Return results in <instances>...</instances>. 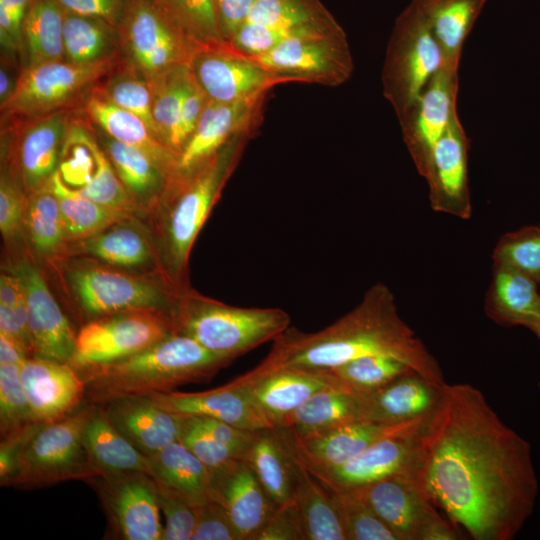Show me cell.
<instances>
[{"label": "cell", "mask_w": 540, "mask_h": 540, "mask_svg": "<svg viewBox=\"0 0 540 540\" xmlns=\"http://www.w3.org/2000/svg\"><path fill=\"white\" fill-rule=\"evenodd\" d=\"M412 477L474 540H512L538 495L529 442L468 383L442 386Z\"/></svg>", "instance_id": "cell-1"}, {"label": "cell", "mask_w": 540, "mask_h": 540, "mask_svg": "<svg viewBox=\"0 0 540 540\" xmlns=\"http://www.w3.org/2000/svg\"><path fill=\"white\" fill-rule=\"evenodd\" d=\"M273 342L257 367L328 371L360 357L388 355L437 386L446 383L437 360L401 318L392 291L382 282L331 325L309 333L289 327Z\"/></svg>", "instance_id": "cell-2"}, {"label": "cell", "mask_w": 540, "mask_h": 540, "mask_svg": "<svg viewBox=\"0 0 540 540\" xmlns=\"http://www.w3.org/2000/svg\"><path fill=\"white\" fill-rule=\"evenodd\" d=\"M230 362L177 331L129 357L76 369L85 382V402L102 405L207 381Z\"/></svg>", "instance_id": "cell-3"}, {"label": "cell", "mask_w": 540, "mask_h": 540, "mask_svg": "<svg viewBox=\"0 0 540 540\" xmlns=\"http://www.w3.org/2000/svg\"><path fill=\"white\" fill-rule=\"evenodd\" d=\"M253 136L236 135L211 157L180 173L168 190L164 259L175 282H183L194 241Z\"/></svg>", "instance_id": "cell-4"}, {"label": "cell", "mask_w": 540, "mask_h": 540, "mask_svg": "<svg viewBox=\"0 0 540 540\" xmlns=\"http://www.w3.org/2000/svg\"><path fill=\"white\" fill-rule=\"evenodd\" d=\"M172 318L178 332L231 361L273 341L291 322L280 308L237 307L189 294L179 299Z\"/></svg>", "instance_id": "cell-5"}, {"label": "cell", "mask_w": 540, "mask_h": 540, "mask_svg": "<svg viewBox=\"0 0 540 540\" xmlns=\"http://www.w3.org/2000/svg\"><path fill=\"white\" fill-rule=\"evenodd\" d=\"M96 405L41 425L22 451L8 486L32 488L100 476L86 451L83 434Z\"/></svg>", "instance_id": "cell-6"}, {"label": "cell", "mask_w": 540, "mask_h": 540, "mask_svg": "<svg viewBox=\"0 0 540 540\" xmlns=\"http://www.w3.org/2000/svg\"><path fill=\"white\" fill-rule=\"evenodd\" d=\"M443 65L431 29L411 2L395 20L381 73L383 95L399 123Z\"/></svg>", "instance_id": "cell-7"}, {"label": "cell", "mask_w": 540, "mask_h": 540, "mask_svg": "<svg viewBox=\"0 0 540 540\" xmlns=\"http://www.w3.org/2000/svg\"><path fill=\"white\" fill-rule=\"evenodd\" d=\"M116 58L91 64L67 60L22 68L10 99L0 105L1 119L28 120L70 109L107 78Z\"/></svg>", "instance_id": "cell-8"}, {"label": "cell", "mask_w": 540, "mask_h": 540, "mask_svg": "<svg viewBox=\"0 0 540 540\" xmlns=\"http://www.w3.org/2000/svg\"><path fill=\"white\" fill-rule=\"evenodd\" d=\"M119 32L125 64L149 83L189 65L197 51L153 0H129Z\"/></svg>", "instance_id": "cell-9"}, {"label": "cell", "mask_w": 540, "mask_h": 540, "mask_svg": "<svg viewBox=\"0 0 540 540\" xmlns=\"http://www.w3.org/2000/svg\"><path fill=\"white\" fill-rule=\"evenodd\" d=\"M177 332L172 316L161 310H131L94 318L78 331L75 368L117 361L139 353Z\"/></svg>", "instance_id": "cell-10"}, {"label": "cell", "mask_w": 540, "mask_h": 540, "mask_svg": "<svg viewBox=\"0 0 540 540\" xmlns=\"http://www.w3.org/2000/svg\"><path fill=\"white\" fill-rule=\"evenodd\" d=\"M393 532L397 540H456L454 526L437 511L411 476L395 475L351 487Z\"/></svg>", "instance_id": "cell-11"}, {"label": "cell", "mask_w": 540, "mask_h": 540, "mask_svg": "<svg viewBox=\"0 0 540 540\" xmlns=\"http://www.w3.org/2000/svg\"><path fill=\"white\" fill-rule=\"evenodd\" d=\"M341 32L343 28L320 0H256L229 43L255 56L293 38Z\"/></svg>", "instance_id": "cell-12"}, {"label": "cell", "mask_w": 540, "mask_h": 540, "mask_svg": "<svg viewBox=\"0 0 540 540\" xmlns=\"http://www.w3.org/2000/svg\"><path fill=\"white\" fill-rule=\"evenodd\" d=\"M249 56L286 83L336 87L347 82L354 70L345 31L293 38L263 54Z\"/></svg>", "instance_id": "cell-13"}, {"label": "cell", "mask_w": 540, "mask_h": 540, "mask_svg": "<svg viewBox=\"0 0 540 540\" xmlns=\"http://www.w3.org/2000/svg\"><path fill=\"white\" fill-rule=\"evenodd\" d=\"M99 495L109 529L123 540H162L154 479L143 472L108 473L89 481Z\"/></svg>", "instance_id": "cell-14"}, {"label": "cell", "mask_w": 540, "mask_h": 540, "mask_svg": "<svg viewBox=\"0 0 540 540\" xmlns=\"http://www.w3.org/2000/svg\"><path fill=\"white\" fill-rule=\"evenodd\" d=\"M429 415L403 423L343 465L306 467L323 484L339 488L357 487L395 475L412 477Z\"/></svg>", "instance_id": "cell-15"}, {"label": "cell", "mask_w": 540, "mask_h": 540, "mask_svg": "<svg viewBox=\"0 0 540 540\" xmlns=\"http://www.w3.org/2000/svg\"><path fill=\"white\" fill-rule=\"evenodd\" d=\"M192 76L208 101L230 103L259 96L286 82L230 43L198 49L190 61Z\"/></svg>", "instance_id": "cell-16"}, {"label": "cell", "mask_w": 540, "mask_h": 540, "mask_svg": "<svg viewBox=\"0 0 540 540\" xmlns=\"http://www.w3.org/2000/svg\"><path fill=\"white\" fill-rule=\"evenodd\" d=\"M458 68L443 65L399 123L407 150L422 177L435 144L457 112Z\"/></svg>", "instance_id": "cell-17"}, {"label": "cell", "mask_w": 540, "mask_h": 540, "mask_svg": "<svg viewBox=\"0 0 540 540\" xmlns=\"http://www.w3.org/2000/svg\"><path fill=\"white\" fill-rule=\"evenodd\" d=\"M470 139L455 112L444 134L435 144L424 178L429 202L435 212L466 220L472 204L468 184Z\"/></svg>", "instance_id": "cell-18"}, {"label": "cell", "mask_w": 540, "mask_h": 540, "mask_svg": "<svg viewBox=\"0 0 540 540\" xmlns=\"http://www.w3.org/2000/svg\"><path fill=\"white\" fill-rule=\"evenodd\" d=\"M233 380L274 427L315 393L341 383L330 371L296 367L256 366Z\"/></svg>", "instance_id": "cell-19"}, {"label": "cell", "mask_w": 540, "mask_h": 540, "mask_svg": "<svg viewBox=\"0 0 540 540\" xmlns=\"http://www.w3.org/2000/svg\"><path fill=\"white\" fill-rule=\"evenodd\" d=\"M73 115L62 109L18 121L14 138V166L23 189L31 193L48 184L58 171Z\"/></svg>", "instance_id": "cell-20"}, {"label": "cell", "mask_w": 540, "mask_h": 540, "mask_svg": "<svg viewBox=\"0 0 540 540\" xmlns=\"http://www.w3.org/2000/svg\"><path fill=\"white\" fill-rule=\"evenodd\" d=\"M70 281L82 308L96 318L131 310L164 311L170 305L158 287L116 271L77 269L71 273Z\"/></svg>", "instance_id": "cell-21"}, {"label": "cell", "mask_w": 540, "mask_h": 540, "mask_svg": "<svg viewBox=\"0 0 540 540\" xmlns=\"http://www.w3.org/2000/svg\"><path fill=\"white\" fill-rule=\"evenodd\" d=\"M266 96L219 103L206 101L196 127L179 154L178 170L199 165L236 135L255 133L261 123Z\"/></svg>", "instance_id": "cell-22"}, {"label": "cell", "mask_w": 540, "mask_h": 540, "mask_svg": "<svg viewBox=\"0 0 540 540\" xmlns=\"http://www.w3.org/2000/svg\"><path fill=\"white\" fill-rule=\"evenodd\" d=\"M20 370L23 387L37 421H55L85 403V382L69 362L33 356L25 360Z\"/></svg>", "instance_id": "cell-23"}, {"label": "cell", "mask_w": 540, "mask_h": 540, "mask_svg": "<svg viewBox=\"0 0 540 540\" xmlns=\"http://www.w3.org/2000/svg\"><path fill=\"white\" fill-rule=\"evenodd\" d=\"M25 288L28 324L35 356L60 362H70L76 346V336L44 278L36 267L21 262L13 271Z\"/></svg>", "instance_id": "cell-24"}, {"label": "cell", "mask_w": 540, "mask_h": 540, "mask_svg": "<svg viewBox=\"0 0 540 540\" xmlns=\"http://www.w3.org/2000/svg\"><path fill=\"white\" fill-rule=\"evenodd\" d=\"M213 499L228 513L240 540H255L276 506L244 459L212 470Z\"/></svg>", "instance_id": "cell-25"}, {"label": "cell", "mask_w": 540, "mask_h": 540, "mask_svg": "<svg viewBox=\"0 0 540 540\" xmlns=\"http://www.w3.org/2000/svg\"><path fill=\"white\" fill-rule=\"evenodd\" d=\"M147 397L178 415L213 418L249 430L275 428L234 380L203 392L171 391Z\"/></svg>", "instance_id": "cell-26"}, {"label": "cell", "mask_w": 540, "mask_h": 540, "mask_svg": "<svg viewBox=\"0 0 540 540\" xmlns=\"http://www.w3.org/2000/svg\"><path fill=\"white\" fill-rule=\"evenodd\" d=\"M87 121L111 138L136 147L151 157L174 181L179 176V154L166 145L135 114L117 106L96 86L82 102Z\"/></svg>", "instance_id": "cell-27"}, {"label": "cell", "mask_w": 540, "mask_h": 540, "mask_svg": "<svg viewBox=\"0 0 540 540\" xmlns=\"http://www.w3.org/2000/svg\"><path fill=\"white\" fill-rule=\"evenodd\" d=\"M403 423L405 422L386 424L360 419L304 438H295L284 430L297 456L305 466L333 468L349 462L373 443L398 429Z\"/></svg>", "instance_id": "cell-28"}, {"label": "cell", "mask_w": 540, "mask_h": 540, "mask_svg": "<svg viewBox=\"0 0 540 540\" xmlns=\"http://www.w3.org/2000/svg\"><path fill=\"white\" fill-rule=\"evenodd\" d=\"M100 406L111 424L147 456L179 441L184 415L164 410L149 397H123Z\"/></svg>", "instance_id": "cell-29"}, {"label": "cell", "mask_w": 540, "mask_h": 540, "mask_svg": "<svg viewBox=\"0 0 540 540\" xmlns=\"http://www.w3.org/2000/svg\"><path fill=\"white\" fill-rule=\"evenodd\" d=\"M442 386L417 372H410L388 385L363 394L365 419L397 424L427 416L436 408Z\"/></svg>", "instance_id": "cell-30"}, {"label": "cell", "mask_w": 540, "mask_h": 540, "mask_svg": "<svg viewBox=\"0 0 540 540\" xmlns=\"http://www.w3.org/2000/svg\"><path fill=\"white\" fill-rule=\"evenodd\" d=\"M244 459L276 507L293 503L295 453L283 429L256 430Z\"/></svg>", "instance_id": "cell-31"}, {"label": "cell", "mask_w": 540, "mask_h": 540, "mask_svg": "<svg viewBox=\"0 0 540 540\" xmlns=\"http://www.w3.org/2000/svg\"><path fill=\"white\" fill-rule=\"evenodd\" d=\"M539 285L525 274L493 265L484 311L494 323L530 328L540 323Z\"/></svg>", "instance_id": "cell-32"}, {"label": "cell", "mask_w": 540, "mask_h": 540, "mask_svg": "<svg viewBox=\"0 0 540 540\" xmlns=\"http://www.w3.org/2000/svg\"><path fill=\"white\" fill-rule=\"evenodd\" d=\"M364 416L363 394L340 383L315 393L285 416L277 428L287 430L295 438H304L346 422L365 419Z\"/></svg>", "instance_id": "cell-33"}, {"label": "cell", "mask_w": 540, "mask_h": 540, "mask_svg": "<svg viewBox=\"0 0 540 540\" xmlns=\"http://www.w3.org/2000/svg\"><path fill=\"white\" fill-rule=\"evenodd\" d=\"M488 0H412L442 52L444 65L459 67L463 45Z\"/></svg>", "instance_id": "cell-34"}, {"label": "cell", "mask_w": 540, "mask_h": 540, "mask_svg": "<svg viewBox=\"0 0 540 540\" xmlns=\"http://www.w3.org/2000/svg\"><path fill=\"white\" fill-rule=\"evenodd\" d=\"M294 453L293 503L300 514L306 540H346L343 523L331 490L307 469L295 450Z\"/></svg>", "instance_id": "cell-35"}, {"label": "cell", "mask_w": 540, "mask_h": 540, "mask_svg": "<svg viewBox=\"0 0 540 540\" xmlns=\"http://www.w3.org/2000/svg\"><path fill=\"white\" fill-rule=\"evenodd\" d=\"M151 477L194 504L213 499L212 470L180 441L149 455Z\"/></svg>", "instance_id": "cell-36"}, {"label": "cell", "mask_w": 540, "mask_h": 540, "mask_svg": "<svg viewBox=\"0 0 540 540\" xmlns=\"http://www.w3.org/2000/svg\"><path fill=\"white\" fill-rule=\"evenodd\" d=\"M83 442L100 475L138 471L151 476L149 456L138 450L111 424L100 405H96L86 424Z\"/></svg>", "instance_id": "cell-37"}, {"label": "cell", "mask_w": 540, "mask_h": 540, "mask_svg": "<svg viewBox=\"0 0 540 540\" xmlns=\"http://www.w3.org/2000/svg\"><path fill=\"white\" fill-rule=\"evenodd\" d=\"M92 129L133 200L149 201L167 193L174 180L151 157L136 147L111 138L95 126Z\"/></svg>", "instance_id": "cell-38"}, {"label": "cell", "mask_w": 540, "mask_h": 540, "mask_svg": "<svg viewBox=\"0 0 540 540\" xmlns=\"http://www.w3.org/2000/svg\"><path fill=\"white\" fill-rule=\"evenodd\" d=\"M65 14L57 0L31 1L22 25V68L65 60Z\"/></svg>", "instance_id": "cell-39"}, {"label": "cell", "mask_w": 540, "mask_h": 540, "mask_svg": "<svg viewBox=\"0 0 540 540\" xmlns=\"http://www.w3.org/2000/svg\"><path fill=\"white\" fill-rule=\"evenodd\" d=\"M65 60L91 64L116 58L120 51L119 28L96 17L65 14Z\"/></svg>", "instance_id": "cell-40"}, {"label": "cell", "mask_w": 540, "mask_h": 540, "mask_svg": "<svg viewBox=\"0 0 540 540\" xmlns=\"http://www.w3.org/2000/svg\"><path fill=\"white\" fill-rule=\"evenodd\" d=\"M50 186L58 199L66 225L67 236L87 238L114 224L128 219L130 212L99 204L68 186L57 171Z\"/></svg>", "instance_id": "cell-41"}, {"label": "cell", "mask_w": 540, "mask_h": 540, "mask_svg": "<svg viewBox=\"0 0 540 540\" xmlns=\"http://www.w3.org/2000/svg\"><path fill=\"white\" fill-rule=\"evenodd\" d=\"M153 1L197 50L229 43L220 27L215 0Z\"/></svg>", "instance_id": "cell-42"}, {"label": "cell", "mask_w": 540, "mask_h": 540, "mask_svg": "<svg viewBox=\"0 0 540 540\" xmlns=\"http://www.w3.org/2000/svg\"><path fill=\"white\" fill-rule=\"evenodd\" d=\"M189 65L175 67L150 83L152 114L161 140L180 154V124Z\"/></svg>", "instance_id": "cell-43"}, {"label": "cell", "mask_w": 540, "mask_h": 540, "mask_svg": "<svg viewBox=\"0 0 540 540\" xmlns=\"http://www.w3.org/2000/svg\"><path fill=\"white\" fill-rule=\"evenodd\" d=\"M25 225L32 244L42 254L55 252L68 238L62 211L50 182L29 193Z\"/></svg>", "instance_id": "cell-44"}, {"label": "cell", "mask_w": 540, "mask_h": 540, "mask_svg": "<svg viewBox=\"0 0 540 540\" xmlns=\"http://www.w3.org/2000/svg\"><path fill=\"white\" fill-rule=\"evenodd\" d=\"M84 239L86 253L115 266L137 267L151 257L147 240L131 226L117 223Z\"/></svg>", "instance_id": "cell-45"}, {"label": "cell", "mask_w": 540, "mask_h": 540, "mask_svg": "<svg viewBox=\"0 0 540 540\" xmlns=\"http://www.w3.org/2000/svg\"><path fill=\"white\" fill-rule=\"evenodd\" d=\"M328 371L347 387L366 394L414 370L407 363L393 356L369 355L351 360Z\"/></svg>", "instance_id": "cell-46"}, {"label": "cell", "mask_w": 540, "mask_h": 540, "mask_svg": "<svg viewBox=\"0 0 540 540\" xmlns=\"http://www.w3.org/2000/svg\"><path fill=\"white\" fill-rule=\"evenodd\" d=\"M0 334L16 343L28 357L35 356L25 288L15 273H2L0 278Z\"/></svg>", "instance_id": "cell-47"}, {"label": "cell", "mask_w": 540, "mask_h": 540, "mask_svg": "<svg viewBox=\"0 0 540 540\" xmlns=\"http://www.w3.org/2000/svg\"><path fill=\"white\" fill-rule=\"evenodd\" d=\"M327 487L335 498L346 540H397L393 532L354 489Z\"/></svg>", "instance_id": "cell-48"}, {"label": "cell", "mask_w": 540, "mask_h": 540, "mask_svg": "<svg viewBox=\"0 0 540 540\" xmlns=\"http://www.w3.org/2000/svg\"><path fill=\"white\" fill-rule=\"evenodd\" d=\"M114 70L109 74L110 77H107L105 85L100 86L102 92L114 104L141 118L159 137L152 114L150 83L126 64L116 73Z\"/></svg>", "instance_id": "cell-49"}, {"label": "cell", "mask_w": 540, "mask_h": 540, "mask_svg": "<svg viewBox=\"0 0 540 540\" xmlns=\"http://www.w3.org/2000/svg\"><path fill=\"white\" fill-rule=\"evenodd\" d=\"M493 265L513 268L540 286V227L525 226L505 233L497 241Z\"/></svg>", "instance_id": "cell-50"}, {"label": "cell", "mask_w": 540, "mask_h": 540, "mask_svg": "<svg viewBox=\"0 0 540 540\" xmlns=\"http://www.w3.org/2000/svg\"><path fill=\"white\" fill-rule=\"evenodd\" d=\"M20 368L16 364H0L1 439L37 422L23 387Z\"/></svg>", "instance_id": "cell-51"}, {"label": "cell", "mask_w": 540, "mask_h": 540, "mask_svg": "<svg viewBox=\"0 0 540 540\" xmlns=\"http://www.w3.org/2000/svg\"><path fill=\"white\" fill-rule=\"evenodd\" d=\"M94 150L97 162L96 171L91 179L77 191L99 204L131 212L134 200L120 181L98 139Z\"/></svg>", "instance_id": "cell-52"}, {"label": "cell", "mask_w": 540, "mask_h": 540, "mask_svg": "<svg viewBox=\"0 0 540 540\" xmlns=\"http://www.w3.org/2000/svg\"><path fill=\"white\" fill-rule=\"evenodd\" d=\"M154 481L165 522L162 540H191L200 505L192 503L157 480Z\"/></svg>", "instance_id": "cell-53"}, {"label": "cell", "mask_w": 540, "mask_h": 540, "mask_svg": "<svg viewBox=\"0 0 540 540\" xmlns=\"http://www.w3.org/2000/svg\"><path fill=\"white\" fill-rule=\"evenodd\" d=\"M179 441L211 470L223 468L239 458L216 441L194 416H184Z\"/></svg>", "instance_id": "cell-54"}, {"label": "cell", "mask_w": 540, "mask_h": 540, "mask_svg": "<svg viewBox=\"0 0 540 540\" xmlns=\"http://www.w3.org/2000/svg\"><path fill=\"white\" fill-rule=\"evenodd\" d=\"M20 182L5 168L0 179V231L5 239L15 238L25 225L27 198Z\"/></svg>", "instance_id": "cell-55"}, {"label": "cell", "mask_w": 540, "mask_h": 540, "mask_svg": "<svg viewBox=\"0 0 540 540\" xmlns=\"http://www.w3.org/2000/svg\"><path fill=\"white\" fill-rule=\"evenodd\" d=\"M191 540H240L225 508L215 499L199 506Z\"/></svg>", "instance_id": "cell-56"}, {"label": "cell", "mask_w": 540, "mask_h": 540, "mask_svg": "<svg viewBox=\"0 0 540 540\" xmlns=\"http://www.w3.org/2000/svg\"><path fill=\"white\" fill-rule=\"evenodd\" d=\"M255 540H306L295 504L276 507Z\"/></svg>", "instance_id": "cell-57"}, {"label": "cell", "mask_w": 540, "mask_h": 540, "mask_svg": "<svg viewBox=\"0 0 540 540\" xmlns=\"http://www.w3.org/2000/svg\"><path fill=\"white\" fill-rule=\"evenodd\" d=\"M66 13L103 19L119 28L129 0H57Z\"/></svg>", "instance_id": "cell-58"}, {"label": "cell", "mask_w": 540, "mask_h": 540, "mask_svg": "<svg viewBox=\"0 0 540 540\" xmlns=\"http://www.w3.org/2000/svg\"><path fill=\"white\" fill-rule=\"evenodd\" d=\"M195 417V416H194ZM201 426L220 444L244 458L256 430L244 429L217 419L196 417Z\"/></svg>", "instance_id": "cell-59"}, {"label": "cell", "mask_w": 540, "mask_h": 540, "mask_svg": "<svg viewBox=\"0 0 540 540\" xmlns=\"http://www.w3.org/2000/svg\"><path fill=\"white\" fill-rule=\"evenodd\" d=\"M256 0H215L223 36L230 42L236 31L247 20Z\"/></svg>", "instance_id": "cell-60"}, {"label": "cell", "mask_w": 540, "mask_h": 540, "mask_svg": "<svg viewBox=\"0 0 540 540\" xmlns=\"http://www.w3.org/2000/svg\"><path fill=\"white\" fill-rule=\"evenodd\" d=\"M27 358V354L16 343L0 334V364L21 366Z\"/></svg>", "instance_id": "cell-61"}, {"label": "cell", "mask_w": 540, "mask_h": 540, "mask_svg": "<svg viewBox=\"0 0 540 540\" xmlns=\"http://www.w3.org/2000/svg\"><path fill=\"white\" fill-rule=\"evenodd\" d=\"M18 77L13 76L7 61L2 58L0 67V105L6 103L12 96Z\"/></svg>", "instance_id": "cell-62"}, {"label": "cell", "mask_w": 540, "mask_h": 540, "mask_svg": "<svg viewBox=\"0 0 540 540\" xmlns=\"http://www.w3.org/2000/svg\"><path fill=\"white\" fill-rule=\"evenodd\" d=\"M32 0H0V7L19 25H23Z\"/></svg>", "instance_id": "cell-63"}, {"label": "cell", "mask_w": 540, "mask_h": 540, "mask_svg": "<svg viewBox=\"0 0 540 540\" xmlns=\"http://www.w3.org/2000/svg\"><path fill=\"white\" fill-rule=\"evenodd\" d=\"M529 330H531L535 336L538 338L539 342H540V323L539 324H536V325H533L529 328ZM539 388H540V382L538 384Z\"/></svg>", "instance_id": "cell-64"}]
</instances>
